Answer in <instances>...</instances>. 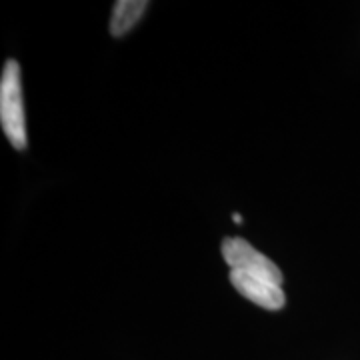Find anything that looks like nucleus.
<instances>
[{
	"label": "nucleus",
	"mask_w": 360,
	"mask_h": 360,
	"mask_svg": "<svg viewBox=\"0 0 360 360\" xmlns=\"http://www.w3.org/2000/svg\"><path fill=\"white\" fill-rule=\"evenodd\" d=\"M0 124L16 150H25L26 122L25 101H22V82L20 66L16 60H6L0 78Z\"/></svg>",
	"instance_id": "obj_1"
},
{
	"label": "nucleus",
	"mask_w": 360,
	"mask_h": 360,
	"mask_svg": "<svg viewBox=\"0 0 360 360\" xmlns=\"http://www.w3.org/2000/svg\"><path fill=\"white\" fill-rule=\"evenodd\" d=\"M222 257L226 260V264L231 270L245 272L248 276H257L264 278L274 284H283V272L281 269L270 260L266 255L258 252L252 245H248V240L231 236L224 238L222 243Z\"/></svg>",
	"instance_id": "obj_2"
},
{
	"label": "nucleus",
	"mask_w": 360,
	"mask_h": 360,
	"mask_svg": "<svg viewBox=\"0 0 360 360\" xmlns=\"http://www.w3.org/2000/svg\"><path fill=\"white\" fill-rule=\"evenodd\" d=\"M231 283L246 300L255 302L262 309L281 310L284 307L283 284H274L264 278L248 276L238 270H231Z\"/></svg>",
	"instance_id": "obj_3"
},
{
	"label": "nucleus",
	"mask_w": 360,
	"mask_h": 360,
	"mask_svg": "<svg viewBox=\"0 0 360 360\" xmlns=\"http://www.w3.org/2000/svg\"><path fill=\"white\" fill-rule=\"evenodd\" d=\"M148 8V2L144 0H120L115 4L112 18H110V34L124 37L132 26L141 20L144 11Z\"/></svg>",
	"instance_id": "obj_4"
},
{
	"label": "nucleus",
	"mask_w": 360,
	"mask_h": 360,
	"mask_svg": "<svg viewBox=\"0 0 360 360\" xmlns=\"http://www.w3.org/2000/svg\"><path fill=\"white\" fill-rule=\"evenodd\" d=\"M232 220H234L236 224H240V222H243V219H240V214H238V212H234V214H232Z\"/></svg>",
	"instance_id": "obj_5"
}]
</instances>
